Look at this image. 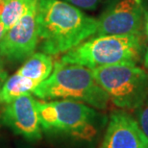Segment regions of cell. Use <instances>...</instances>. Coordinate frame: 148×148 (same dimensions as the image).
<instances>
[{"mask_svg":"<svg viewBox=\"0 0 148 148\" xmlns=\"http://www.w3.org/2000/svg\"><path fill=\"white\" fill-rule=\"evenodd\" d=\"M100 148H148V137L135 116L125 111H114Z\"/></svg>","mask_w":148,"mask_h":148,"instance_id":"obj_9","label":"cell"},{"mask_svg":"<svg viewBox=\"0 0 148 148\" xmlns=\"http://www.w3.org/2000/svg\"><path fill=\"white\" fill-rule=\"evenodd\" d=\"M2 123L16 135L35 141L41 138V125L37 100L31 94H23L8 103L2 112Z\"/></svg>","mask_w":148,"mask_h":148,"instance_id":"obj_8","label":"cell"},{"mask_svg":"<svg viewBox=\"0 0 148 148\" xmlns=\"http://www.w3.org/2000/svg\"><path fill=\"white\" fill-rule=\"evenodd\" d=\"M30 0H0V22L4 25L6 30L17 22Z\"/></svg>","mask_w":148,"mask_h":148,"instance_id":"obj_12","label":"cell"},{"mask_svg":"<svg viewBox=\"0 0 148 148\" xmlns=\"http://www.w3.org/2000/svg\"><path fill=\"white\" fill-rule=\"evenodd\" d=\"M135 118L141 130L148 137V99L140 107L135 110Z\"/></svg>","mask_w":148,"mask_h":148,"instance_id":"obj_13","label":"cell"},{"mask_svg":"<svg viewBox=\"0 0 148 148\" xmlns=\"http://www.w3.org/2000/svg\"><path fill=\"white\" fill-rule=\"evenodd\" d=\"M6 32H7V30H6V28L4 27V25H3L1 22H0V41H1L2 38L4 37V35H5Z\"/></svg>","mask_w":148,"mask_h":148,"instance_id":"obj_17","label":"cell"},{"mask_svg":"<svg viewBox=\"0 0 148 148\" xmlns=\"http://www.w3.org/2000/svg\"><path fill=\"white\" fill-rule=\"evenodd\" d=\"M37 16L38 44L43 53L58 55L93 37L96 18L64 0H38Z\"/></svg>","mask_w":148,"mask_h":148,"instance_id":"obj_1","label":"cell"},{"mask_svg":"<svg viewBox=\"0 0 148 148\" xmlns=\"http://www.w3.org/2000/svg\"><path fill=\"white\" fill-rule=\"evenodd\" d=\"M54 69L51 55L40 52L32 54L17 70L19 75L37 82L38 85L47 79Z\"/></svg>","mask_w":148,"mask_h":148,"instance_id":"obj_10","label":"cell"},{"mask_svg":"<svg viewBox=\"0 0 148 148\" xmlns=\"http://www.w3.org/2000/svg\"><path fill=\"white\" fill-rule=\"evenodd\" d=\"M75 7L86 9V10H94L98 7L102 0H64Z\"/></svg>","mask_w":148,"mask_h":148,"instance_id":"obj_14","label":"cell"},{"mask_svg":"<svg viewBox=\"0 0 148 148\" xmlns=\"http://www.w3.org/2000/svg\"><path fill=\"white\" fill-rule=\"evenodd\" d=\"M144 30H145L146 36L148 37V12L144 13Z\"/></svg>","mask_w":148,"mask_h":148,"instance_id":"obj_16","label":"cell"},{"mask_svg":"<svg viewBox=\"0 0 148 148\" xmlns=\"http://www.w3.org/2000/svg\"><path fill=\"white\" fill-rule=\"evenodd\" d=\"M144 66H145V67L148 69V48L146 50L145 54H144Z\"/></svg>","mask_w":148,"mask_h":148,"instance_id":"obj_18","label":"cell"},{"mask_svg":"<svg viewBox=\"0 0 148 148\" xmlns=\"http://www.w3.org/2000/svg\"><path fill=\"white\" fill-rule=\"evenodd\" d=\"M91 70L116 107L136 110L148 99V73L137 64H112Z\"/></svg>","mask_w":148,"mask_h":148,"instance_id":"obj_5","label":"cell"},{"mask_svg":"<svg viewBox=\"0 0 148 148\" xmlns=\"http://www.w3.org/2000/svg\"><path fill=\"white\" fill-rule=\"evenodd\" d=\"M38 0H30L25 13L7 30L0 41V56L10 62H20L30 57L38 43L37 16Z\"/></svg>","mask_w":148,"mask_h":148,"instance_id":"obj_6","label":"cell"},{"mask_svg":"<svg viewBox=\"0 0 148 148\" xmlns=\"http://www.w3.org/2000/svg\"><path fill=\"white\" fill-rule=\"evenodd\" d=\"M33 93L42 100H75L98 110H105L110 101L90 69L61 61L55 63L50 76L35 88Z\"/></svg>","mask_w":148,"mask_h":148,"instance_id":"obj_2","label":"cell"},{"mask_svg":"<svg viewBox=\"0 0 148 148\" xmlns=\"http://www.w3.org/2000/svg\"><path fill=\"white\" fill-rule=\"evenodd\" d=\"M8 78V74L5 71L4 67H3V64L1 60H0V90H1L3 84L5 83V81Z\"/></svg>","mask_w":148,"mask_h":148,"instance_id":"obj_15","label":"cell"},{"mask_svg":"<svg viewBox=\"0 0 148 148\" xmlns=\"http://www.w3.org/2000/svg\"><path fill=\"white\" fill-rule=\"evenodd\" d=\"M144 13L140 0H111L97 19L94 36L143 34Z\"/></svg>","mask_w":148,"mask_h":148,"instance_id":"obj_7","label":"cell"},{"mask_svg":"<svg viewBox=\"0 0 148 148\" xmlns=\"http://www.w3.org/2000/svg\"><path fill=\"white\" fill-rule=\"evenodd\" d=\"M40 125L45 131L91 140L97 134L99 114L90 106L69 99L37 101Z\"/></svg>","mask_w":148,"mask_h":148,"instance_id":"obj_4","label":"cell"},{"mask_svg":"<svg viewBox=\"0 0 148 148\" xmlns=\"http://www.w3.org/2000/svg\"><path fill=\"white\" fill-rule=\"evenodd\" d=\"M143 51V34L94 36L67 51L61 62L93 69L118 64H138Z\"/></svg>","mask_w":148,"mask_h":148,"instance_id":"obj_3","label":"cell"},{"mask_svg":"<svg viewBox=\"0 0 148 148\" xmlns=\"http://www.w3.org/2000/svg\"><path fill=\"white\" fill-rule=\"evenodd\" d=\"M38 86V83L33 80L22 77L17 72L14 73L7 78L0 90V104H8L20 95L33 92Z\"/></svg>","mask_w":148,"mask_h":148,"instance_id":"obj_11","label":"cell"}]
</instances>
